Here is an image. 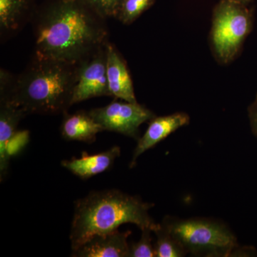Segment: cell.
Segmentation results:
<instances>
[{
	"label": "cell",
	"mask_w": 257,
	"mask_h": 257,
	"mask_svg": "<svg viewBox=\"0 0 257 257\" xmlns=\"http://www.w3.org/2000/svg\"><path fill=\"white\" fill-rule=\"evenodd\" d=\"M233 1L237 2V3H241V4L246 5L251 0H233Z\"/></svg>",
	"instance_id": "obj_20"
},
{
	"label": "cell",
	"mask_w": 257,
	"mask_h": 257,
	"mask_svg": "<svg viewBox=\"0 0 257 257\" xmlns=\"http://www.w3.org/2000/svg\"><path fill=\"white\" fill-rule=\"evenodd\" d=\"M142 236L138 242L130 244L128 257H154L156 256L155 244H153L151 232L149 228L142 229Z\"/></svg>",
	"instance_id": "obj_17"
},
{
	"label": "cell",
	"mask_w": 257,
	"mask_h": 257,
	"mask_svg": "<svg viewBox=\"0 0 257 257\" xmlns=\"http://www.w3.org/2000/svg\"><path fill=\"white\" fill-rule=\"evenodd\" d=\"M130 230L121 232L119 230L96 235L78 249L72 251L74 257H128Z\"/></svg>",
	"instance_id": "obj_10"
},
{
	"label": "cell",
	"mask_w": 257,
	"mask_h": 257,
	"mask_svg": "<svg viewBox=\"0 0 257 257\" xmlns=\"http://www.w3.org/2000/svg\"><path fill=\"white\" fill-rule=\"evenodd\" d=\"M248 116H249L251 130L257 138V98L254 102L250 106L249 110H248Z\"/></svg>",
	"instance_id": "obj_19"
},
{
	"label": "cell",
	"mask_w": 257,
	"mask_h": 257,
	"mask_svg": "<svg viewBox=\"0 0 257 257\" xmlns=\"http://www.w3.org/2000/svg\"><path fill=\"white\" fill-rule=\"evenodd\" d=\"M161 225L194 256H230L239 248L234 233L219 221L166 216Z\"/></svg>",
	"instance_id": "obj_4"
},
{
	"label": "cell",
	"mask_w": 257,
	"mask_h": 257,
	"mask_svg": "<svg viewBox=\"0 0 257 257\" xmlns=\"http://www.w3.org/2000/svg\"><path fill=\"white\" fill-rule=\"evenodd\" d=\"M189 123V115L183 112L175 113L167 116H155L150 120L146 133L138 140V145L130 163V168L135 167L139 157L143 153L153 148L171 134Z\"/></svg>",
	"instance_id": "obj_9"
},
{
	"label": "cell",
	"mask_w": 257,
	"mask_h": 257,
	"mask_svg": "<svg viewBox=\"0 0 257 257\" xmlns=\"http://www.w3.org/2000/svg\"><path fill=\"white\" fill-rule=\"evenodd\" d=\"M76 77V64L33 54L19 75L1 69L0 101L21 108L27 115L64 114L72 106Z\"/></svg>",
	"instance_id": "obj_2"
},
{
	"label": "cell",
	"mask_w": 257,
	"mask_h": 257,
	"mask_svg": "<svg viewBox=\"0 0 257 257\" xmlns=\"http://www.w3.org/2000/svg\"><path fill=\"white\" fill-rule=\"evenodd\" d=\"M154 207L153 203L143 202L141 198L117 189L89 193L74 203L69 234L72 251L93 236L112 232L127 223L141 229L149 228L155 232L160 229V224H157L149 213Z\"/></svg>",
	"instance_id": "obj_3"
},
{
	"label": "cell",
	"mask_w": 257,
	"mask_h": 257,
	"mask_svg": "<svg viewBox=\"0 0 257 257\" xmlns=\"http://www.w3.org/2000/svg\"><path fill=\"white\" fill-rule=\"evenodd\" d=\"M27 116L18 106L0 101V179L3 182L8 173L11 156L8 151L10 141L17 133L20 121Z\"/></svg>",
	"instance_id": "obj_13"
},
{
	"label": "cell",
	"mask_w": 257,
	"mask_h": 257,
	"mask_svg": "<svg viewBox=\"0 0 257 257\" xmlns=\"http://www.w3.org/2000/svg\"><path fill=\"white\" fill-rule=\"evenodd\" d=\"M91 8L106 20L115 18L121 0H84Z\"/></svg>",
	"instance_id": "obj_18"
},
{
	"label": "cell",
	"mask_w": 257,
	"mask_h": 257,
	"mask_svg": "<svg viewBox=\"0 0 257 257\" xmlns=\"http://www.w3.org/2000/svg\"><path fill=\"white\" fill-rule=\"evenodd\" d=\"M106 73L111 96L128 102H138L124 58L114 44L109 41L106 43Z\"/></svg>",
	"instance_id": "obj_8"
},
{
	"label": "cell",
	"mask_w": 257,
	"mask_h": 257,
	"mask_svg": "<svg viewBox=\"0 0 257 257\" xmlns=\"http://www.w3.org/2000/svg\"><path fill=\"white\" fill-rule=\"evenodd\" d=\"M106 20L84 0H46L30 22L34 54L77 64L109 41Z\"/></svg>",
	"instance_id": "obj_1"
},
{
	"label": "cell",
	"mask_w": 257,
	"mask_h": 257,
	"mask_svg": "<svg viewBox=\"0 0 257 257\" xmlns=\"http://www.w3.org/2000/svg\"><path fill=\"white\" fill-rule=\"evenodd\" d=\"M60 126L61 135L67 141L94 143L96 135L104 128L96 122L89 111H78L74 114L64 113Z\"/></svg>",
	"instance_id": "obj_14"
},
{
	"label": "cell",
	"mask_w": 257,
	"mask_h": 257,
	"mask_svg": "<svg viewBox=\"0 0 257 257\" xmlns=\"http://www.w3.org/2000/svg\"><path fill=\"white\" fill-rule=\"evenodd\" d=\"M120 154V147L114 146L106 151L95 155H88L86 152H82L79 158L62 161L61 165L79 178L87 180L110 170Z\"/></svg>",
	"instance_id": "obj_11"
},
{
	"label": "cell",
	"mask_w": 257,
	"mask_h": 257,
	"mask_svg": "<svg viewBox=\"0 0 257 257\" xmlns=\"http://www.w3.org/2000/svg\"><path fill=\"white\" fill-rule=\"evenodd\" d=\"M89 114L104 131L114 132L128 138L140 139V126L155 116L153 111L138 102L119 101L115 99L103 107L89 111Z\"/></svg>",
	"instance_id": "obj_6"
},
{
	"label": "cell",
	"mask_w": 257,
	"mask_h": 257,
	"mask_svg": "<svg viewBox=\"0 0 257 257\" xmlns=\"http://www.w3.org/2000/svg\"><path fill=\"white\" fill-rule=\"evenodd\" d=\"M36 8L35 0H0L2 42L14 36L30 23Z\"/></svg>",
	"instance_id": "obj_12"
},
{
	"label": "cell",
	"mask_w": 257,
	"mask_h": 257,
	"mask_svg": "<svg viewBox=\"0 0 257 257\" xmlns=\"http://www.w3.org/2000/svg\"><path fill=\"white\" fill-rule=\"evenodd\" d=\"M251 26V15L246 5L233 0H221L216 5L211 40L214 52L221 62L228 63L234 58Z\"/></svg>",
	"instance_id": "obj_5"
},
{
	"label": "cell",
	"mask_w": 257,
	"mask_h": 257,
	"mask_svg": "<svg viewBox=\"0 0 257 257\" xmlns=\"http://www.w3.org/2000/svg\"><path fill=\"white\" fill-rule=\"evenodd\" d=\"M156 0H121L116 20L123 25L133 23L143 13L150 9Z\"/></svg>",
	"instance_id": "obj_16"
},
{
	"label": "cell",
	"mask_w": 257,
	"mask_h": 257,
	"mask_svg": "<svg viewBox=\"0 0 257 257\" xmlns=\"http://www.w3.org/2000/svg\"><path fill=\"white\" fill-rule=\"evenodd\" d=\"M157 241L155 243L157 257H182L187 254L183 246L162 226L155 231Z\"/></svg>",
	"instance_id": "obj_15"
},
{
	"label": "cell",
	"mask_w": 257,
	"mask_h": 257,
	"mask_svg": "<svg viewBox=\"0 0 257 257\" xmlns=\"http://www.w3.org/2000/svg\"><path fill=\"white\" fill-rule=\"evenodd\" d=\"M106 45L76 64L72 105L98 96H111L106 73Z\"/></svg>",
	"instance_id": "obj_7"
}]
</instances>
